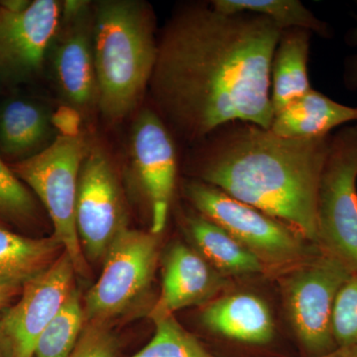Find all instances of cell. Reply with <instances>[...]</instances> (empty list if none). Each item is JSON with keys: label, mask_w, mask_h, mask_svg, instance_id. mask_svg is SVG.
<instances>
[{"label": "cell", "mask_w": 357, "mask_h": 357, "mask_svg": "<svg viewBox=\"0 0 357 357\" xmlns=\"http://www.w3.org/2000/svg\"><path fill=\"white\" fill-rule=\"evenodd\" d=\"M63 1L33 0L21 13L0 1V83L20 86L36 81L45 73L47 51L57 30Z\"/></svg>", "instance_id": "cell-12"}, {"label": "cell", "mask_w": 357, "mask_h": 357, "mask_svg": "<svg viewBox=\"0 0 357 357\" xmlns=\"http://www.w3.org/2000/svg\"><path fill=\"white\" fill-rule=\"evenodd\" d=\"M349 45L357 48V13L356 25L347 34ZM344 82L345 86L351 91H357V53L354 54L345 61Z\"/></svg>", "instance_id": "cell-27"}, {"label": "cell", "mask_w": 357, "mask_h": 357, "mask_svg": "<svg viewBox=\"0 0 357 357\" xmlns=\"http://www.w3.org/2000/svg\"><path fill=\"white\" fill-rule=\"evenodd\" d=\"M317 246L357 273V126L331 138L319 181Z\"/></svg>", "instance_id": "cell-6"}, {"label": "cell", "mask_w": 357, "mask_h": 357, "mask_svg": "<svg viewBox=\"0 0 357 357\" xmlns=\"http://www.w3.org/2000/svg\"><path fill=\"white\" fill-rule=\"evenodd\" d=\"M60 100L79 116L98 110L93 57V2L65 0L45 61Z\"/></svg>", "instance_id": "cell-9"}, {"label": "cell", "mask_w": 357, "mask_h": 357, "mask_svg": "<svg viewBox=\"0 0 357 357\" xmlns=\"http://www.w3.org/2000/svg\"><path fill=\"white\" fill-rule=\"evenodd\" d=\"M357 121V107L337 102L312 89L274 114L270 130L285 138H321L333 129Z\"/></svg>", "instance_id": "cell-17"}, {"label": "cell", "mask_w": 357, "mask_h": 357, "mask_svg": "<svg viewBox=\"0 0 357 357\" xmlns=\"http://www.w3.org/2000/svg\"><path fill=\"white\" fill-rule=\"evenodd\" d=\"M119 340L109 325L86 323L76 347L68 357H116Z\"/></svg>", "instance_id": "cell-26"}, {"label": "cell", "mask_w": 357, "mask_h": 357, "mask_svg": "<svg viewBox=\"0 0 357 357\" xmlns=\"http://www.w3.org/2000/svg\"><path fill=\"white\" fill-rule=\"evenodd\" d=\"M2 86H2L1 83H0V89H1Z\"/></svg>", "instance_id": "cell-31"}, {"label": "cell", "mask_w": 357, "mask_h": 357, "mask_svg": "<svg viewBox=\"0 0 357 357\" xmlns=\"http://www.w3.org/2000/svg\"><path fill=\"white\" fill-rule=\"evenodd\" d=\"M59 134L57 115L46 100L14 93L0 102V156L9 164L41 153Z\"/></svg>", "instance_id": "cell-15"}, {"label": "cell", "mask_w": 357, "mask_h": 357, "mask_svg": "<svg viewBox=\"0 0 357 357\" xmlns=\"http://www.w3.org/2000/svg\"><path fill=\"white\" fill-rule=\"evenodd\" d=\"M210 3L222 13L262 16L281 31L304 29L324 38L332 35L330 26L314 16L299 0H213Z\"/></svg>", "instance_id": "cell-21"}, {"label": "cell", "mask_w": 357, "mask_h": 357, "mask_svg": "<svg viewBox=\"0 0 357 357\" xmlns=\"http://www.w3.org/2000/svg\"><path fill=\"white\" fill-rule=\"evenodd\" d=\"M126 156L130 177L149 211L150 231L160 234L175 192L178 152L173 133L153 107L136 112Z\"/></svg>", "instance_id": "cell-10"}, {"label": "cell", "mask_w": 357, "mask_h": 357, "mask_svg": "<svg viewBox=\"0 0 357 357\" xmlns=\"http://www.w3.org/2000/svg\"><path fill=\"white\" fill-rule=\"evenodd\" d=\"M185 195L196 211L257 257L267 273H284L319 251L285 223L198 178L185 183Z\"/></svg>", "instance_id": "cell-5"}, {"label": "cell", "mask_w": 357, "mask_h": 357, "mask_svg": "<svg viewBox=\"0 0 357 357\" xmlns=\"http://www.w3.org/2000/svg\"><path fill=\"white\" fill-rule=\"evenodd\" d=\"M160 234L122 230L103 259V270L84 298L86 323L109 325L144 298L160 255Z\"/></svg>", "instance_id": "cell-8"}, {"label": "cell", "mask_w": 357, "mask_h": 357, "mask_svg": "<svg viewBox=\"0 0 357 357\" xmlns=\"http://www.w3.org/2000/svg\"><path fill=\"white\" fill-rule=\"evenodd\" d=\"M281 33L262 16L222 13L211 3L176 10L160 34L148 89L171 132L196 145L234 122L269 129Z\"/></svg>", "instance_id": "cell-1"}, {"label": "cell", "mask_w": 357, "mask_h": 357, "mask_svg": "<svg viewBox=\"0 0 357 357\" xmlns=\"http://www.w3.org/2000/svg\"><path fill=\"white\" fill-rule=\"evenodd\" d=\"M185 229L194 248L222 276L267 273L248 249L198 211L185 215Z\"/></svg>", "instance_id": "cell-18"}, {"label": "cell", "mask_w": 357, "mask_h": 357, "mask_svg": "<svg viewBox=\"0 0 357 357\" xmlns=\"http://www.w3.org/2000/svg\"><path fill=\"white\" fill-rule=\"evenodd\" d=\"M151 342L130 357H217L180 325L175 316L155 321Z\"/></svg>", "instance_id": "cell-23"}, {"label": "cell", "mask_w": 357, "mask_h": 357, "mask_svg": "<svg viewBox=\"0 0 357 357\" xmlns=\"http://www.w3.org/2000/svg\"><path fill=\"white\" fill-rule=\"evenodd\" d=\"M162 267L161 293L148 312L153 323L185 307L204 306L229 285V278L180 241L168 249Z\"/></svg>", "instance_id": "cell-14"}, {"label": "cell", "mask_w": 357, "mask_h": 357, "mask_svg": "<svg viewBox=\"0 0 357 357\" xmlns=\"http://www.w3.org/2000/svg\"><path fill=\"white\" fill-rule=\"evenodd\" d=\"M37 213L33 192L0 156V218L13 222H26Z\"/></svg>", "instance_id": "cell-24"}, {"label": "cell", "mask_w": 357, "mask_h": 357, "mask_svg": "<svg viewBox=\"0 0 357 357\" xmlns=\"http://www.w3.org/2000/svg\"><path fill=\"white\" fill-rule=\"evenodd\" d=\"M0 357H10L8 344H7L6 337L2 332L1 326H0Z\"/></svg>", "instance_id": "cell-30"}, {"label": "cell", "mask_w": 357, "mask_h": 357, "mask_svg": "<svg viewBox=\"0 0 357 357\" xmlns=\"http://www.w3.org/2000/svg\"><path fill=\"white\" fill-rule=\"evenodd\" d=\"M351 272L319 251L279 276L284 307L298 342L310 357L337 349L333 316L338 292Z\"/></svg>", "instance_id": "cell-7"}, {"label": "cell", "mask_w": 357, "mask_h": 357, "mask_svg": "<svg viewBox=\"0 0 357 357\" xmlns=\"http://www.w3.org/2000/svg\"><path fill=\"white\" fill-rule=\"evenodd\" d=\"M76 274L70 256L63 251L23 286L20 301L0 317L10 357H34L42 333L74 290Z\"/></svg>", "instance_id": "cell-13"}, {"label": "cell", "mask_w": 357, "mask_h": 357, "mask_svg": "<svg viewBox=\"0 0 357 357\" xmlns=\"http://www.w3.org/2000/svg\"><path fill=\"white\" fill-rule=\"evenodd\" d=\"M331 138H285L234 122L195 145L192 165L198 180L285 223L317 246L319 181Z\"/></svg>", "instance_id": "cell-2"}, {"label": "cell", "mask_w": 357, "mask_h": 357, "mask_svg": "<svg viewBox=\"0 0 357 357\" xmlns=\"http://www.w3.org/2000/svg\"><path fill=\"white\" fill-rule=\"evenodd\" d=\"M333 333L337 347L357 349V273L351 274L338 292Z\"/></svg>", "instance_id": "cell-25"}, {"label": "cell", "mask_w": 357, "mask_h": 357, "mask_svg": "<svg viewBox=\"0 0 357 357\" xmlns=\"http://www.w3.org/2000/svg\"><path fill=\"white\" fill-rule=\"evenodd\" d=\"M202 324L215 335L248 344L273 340V316L264 300L249 293L222 296L204 305Z\"/></svg>", "instance_id": "cell-16"}, {"label": "cell", "mask_w": 357, "mask_h": 357, "mask_svg": "<svg viewBox=\"0 0 357 357\" xmlns=\"http://www.w3.org/2000/svg\"><path fill=\"white\" fill-rule=\"evenodd\" d=\"M312 33L282 31L271 64V103L274 114L312 89L307 74Z\"/></svg>", "instance_id": "cell-19"}, {"label": "cell", "mask_w": 357, "mask_h": 357, "mask_svg": "<svg viewBox=\"0 0 357 357\" xmlns=\"http://www.w3.org/2000/svg\"><path fill=\"white\" fill-rule=\"evenodd\" d=\"M314 357H357V349L356 347H337L332 352Z\"/></svg>", "instance_id": "cell-29"}, {"label": "cell", "mask_w": 357, "mask_h": 357, "mask_svg": "<svg viewBox=\"0 0 357 357\" xmlns=\"http://www.w3.org/2000/svg\"><path fill=\"white\" fill-rule=\"evenodd\" d=\"M64 251L53 236L31 238L0 227V285L23 287Z\"/></svg>", "instance_id": "cell-20"}, {"label": "cell", "mask_w": 357, "mask_h": 357, "mask_svg": "<svg viewBox=\"0 0 357 357\" xmlns=\"http://www.w3.org/2000/svg\"><path fill=\"white\" fill-rule=\"evenodd\" d=\"M21 291L22 287L20 286L0 285V310L3 309Z\"/></svg>", "instance_id": "cell-28"}, {"label": "cell", "mask_w": 357, "mask_h": 357, "mask_svg": "<svg viewBox=\"0 0 357 357\" xmlns=\"http://www.w3.org/2000/svg\"><path fill=\"white\" fill-rule=\"evenodd\" d=\"M153 9L141 0L93 2L98 112L119 124L140 107L156 64Z\"/></svg>", "instance_id": "cell-3"}, {"label": "cell", "mask_w": 357, "mask_h": 357, "mask_svg": "<svg viewBox=\"0 0 357 357\" xmlns=\"http://www.w3.org/2000/svg\"><path fill=\"white\" fill-rule=\"evenodd\" d=\"M84 325V305L76 288L37 342L34 357H68L76 347Z\"/></svg>", "instance_id": "cell-22"}, {"label": "cell", "mask_w": 357, "mask_h": 357, "mask_svg": "<svg viewBox=\"0 0 357 357\" xmlns=\"http://www.w3.org/2000/svg\"><path fill=\"white\" fill-rule=\"evenodd\" d=\"M128 222L114 162L105 148L93 142L79 171L76 202L77 232L86 260L105 259Z\"/></svg>", "instance_id": "cell-11"}, {"label": "cell", "mask_w": 357, "mask_h": 357, "mask_svg": "<svg viewBox=\"0 0 357 357\" xmlns=\"http://www.w3.org/2000/svg\"><path fill=\"white\" fill-rule=\"evenodd\" d=\"M93 141L77 128L63 131L53 143L32 158L9 164L13 172L43 204L53 225V236L70 256L76 273L89 276L76 227L79 171Z\"/></svg>", "instance_id": "cell-4"}]
</instances>
